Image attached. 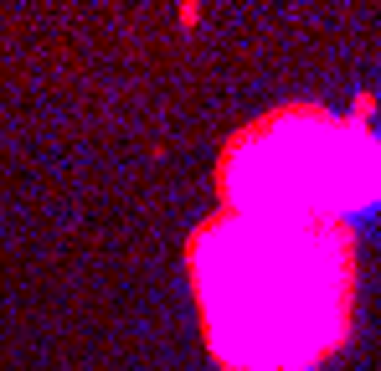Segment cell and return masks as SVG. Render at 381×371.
Returning <instances> with one entry per match:
<instances>
[{
  "mask_svg": "<svg viewBox=\"0 0 381 371\" xmlns=\"http://www.w3.org/2000/svg\"><path fill=\"white\" fill-rule=\"evenodd\" d=\"M196 299L212 351L227 366H304L345 335L350 243L330 216L232 211L196 237Z\"/></svg>",
  "mask_w": 381,
  "mask_h": 371,
  "instance_id": "1",
  "label": "cell"
},
{
  "mask_svg": "<svg viewBox=\"0 0 381 371\" xmlns=\"http://www.w3.org/2000/svg\"><path fill=\"white\" fill-rule=\"evenodd\" d=\"M232 211L248 216H330L381 202V145L320 108H283L237 135L221 160Z\"/></svg>",
  "mask_w": 381,
  "mask_h": 371,
  "instance_id": "2",
  "label": "cell"
}]
</instances>
